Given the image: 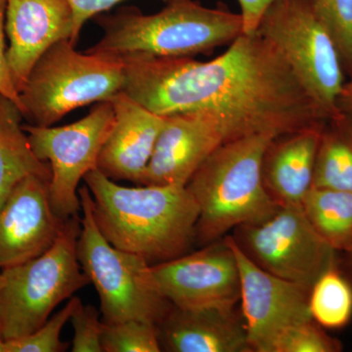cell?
<instances>
[{"label":"cell","instance_id":"e575fe53","mask_svg":"<svg viewBox=\"0 0 352 352\" xmlns=\"http://www.w3.org/2000/svg\"><path fill=\"white\" fill-rule=\"evenodd\" d=\"M351 263H352V252H351Z\"/></svg>","mask_w":352,"mask_h":352},{"label":"cell","instance_id":"52a82bcc","mask_svg":"<svg viewBox=\"0 0 352 352\" xmlns=\"http://www.w3.org/2000/svg\"><path fill=\"white\" fill-rule=\"evenodd\" d=\"M82 217L78 258L94 285L104 323L131 320L159 325L173 305L150 286L144 258L113 247L96 226L92 197L87 185L78 189Z\"/></svg>","mask_w":352,"mask_h":352},{"label":"cell","instance_id":"5bb4252c","mask_svg":"<svg viewBox=\"0 0 352 352\" xmlns=\"http://www.w3.org/2000/svg\"><path fill=\"white\" fill-rule=\"evenodd\" d=\"M222 143L223 132L210 113L166 116L140 185L186 186L201 164Z\"/></svg>","mask_w":352,"mask_h":352},{"label":"cell","instance_id":"6da1fadb","mask_svg":"<svg viewBox=\"0 0 352 352\" xmlns=\"http://www.w3.org/2000/svg\"><path fill=\"white\" fill-rule=\"evenodd\" d=\"M124 92L157 115L214 116L224 143L265 134L275 139L330 119L279 51L258 32L242 34L210 61L193 57L119 58Z\"/></svg>","mask_w":352,"mask_h":352},{"label":"cell","instance_id":"d6a6232c","mask_svg":"<svg viewBox=\"0 0 352 352\" xmlns=\"http://www.w3.org/2000/svg\"><path fill=\"white\" fill-rule=\"evenodd\" d=\"M2 287V273H1V268H0V289H1Z\"/></svg>","mask_w":352,"mask_h":352},{"label":"cell","instance_id":"cb8c5ba5","mask_svg":"<svg viewBox=\"0 0 352 352\" xmlns=\"http://www.w3.org/2000/svg\"><path fill=\"white\" fill-rule=\"evenodd\" d=\"M340 55L342 69L352 76V0H310Z\"/></svg>","mask_w":352,"mask_h":352},{"label":"cell","instance_id":"ffe728a7","mask_svg":"<svg viewBox=\"0 0 352 352\" xmlns=\"http://www.w3.org/2000/svg\"><path fill=\"white\" fill-rule=\"evenodd\" d=\"M302 210L322 239L337 251L352 252V193L312 187Z\"/></svg>","mask_w":352,"mask_h":352},{"label":"cell","instance_id":"277c9868","mask_svg":"<svg viewBox=\"0 0 352 352\" xmlns=\"http://www.w3.org/2000/svg\"><path fill=\"white\" fill-rule=\"evenodd\" d=\"M273 140L258 134L222 143L192 175L186 188L199 207L197 239L210 242L279 207L263 178L264 155Z\"/></svg>","mask_w":352,"mask_h":352},{"label":"cell","instance_id":"5b68a950","mask_svg":"<svg viewBox=\"0 0 352 352\" xmlns=\"http://www.w3.org/2000/svg\"><path fill=\"white\" fill-rule=\"evenodd\" d=\"M80 230V217H69L47 251L25 263L2 268L0 333L4 340L34 332L60 303L91 284L78 258Z\"/></svg>","mask_w":352,"mask_h":352},{"label":"cell","instance_id":"4316f807","mask_svg":"<svg viewBox=\"0 0 352 352\" xmlns=\"http://www.w3.org/2000/svg\"><path fill=\"white\" fill-rule=\"evenodd\" d=\"M74 328L73 352H104L102 347V324L99 311L85 305L78 298L69 317Z\"/></svg>","mask_w":352,"mask_h":352},{"label":"cell","instance_id":"30bf717a","mask_svg":"<svg viewBox=\"0 0 352 352\" xmlns=\"http://www.w3.org/2000/svg\"><path fill=\"white\" fill-rule=\"evenodd\" d=\"M241 249L264 270L307 292L336 264V251L315 231L302 207L282 206L261 221L236 228Z\"/></svg>","mask_w":352,"mask_h":352},{"label":"cell","instance_id":"7c38bea8","mask_svg":"<svg viewBox=\"0 0 352 352\" xmlns=\"http://www.w3.org/2000/svg\"><path fill=\"white\" fill-rule=\"evenodd\" d=\"M226 240L239 266L240 300L252 352H273L287 329L314 320L308 305L309 292L264 270L231 236Z\"/></svg>","mask_w":352,"mask_h":352},{"label":"cell","instance_id":"2e32d148","mask_svg":"<svg viewBox=\"0 0 352 352\" xmlns=\"http://www.w3.org/2000/svg\"><path fill=\"white\" fill-rule=\"evenodd\" d=\"M110 102L115 122L102 147L97 170L113 182L140 185L166 117L143 107L124 91Z\"/></svg>","mask_w":352,"mask_h":352},{"label":"cell","instance_id":"836d02e7","mask_svg":"<svg viewBox=\"0 0 352 352\" xmlns=\"http://www.w3.org/2000/svg\"><path fill=\"white\" fill-rule=\"evenodd\" d=\"M349 142H351V145H352V129H351V132H349Z\"/></svg>","mask_w":352,"mask_h":352},{"label":"cell","instance_id":"ac0fdd59","mask_svg":"<svg viewBox=\"0 0 352 352\" xmlns=\"http://www.w3.org/2000/svg\"><path fill=\"white\" fill-rule=\"evenodd\" d=\"M322 126L309 127L276 138L266 150L263 162L264 186L282 206L302 207L314 184L315 162Z\"/></svg>","mask_w":352,"mask_h":352},{"label":"cell","instance_id":"4fadbf2b","mask_svg":"<svg viewBox=\"0 0 352 352\" xmlns=\"http://www.w3.org/2000/svg\"><path fill=\"white\" fill-rule=\"evenodd\" d=\"M51 178L21 180L0 207V268L41 256L54 244L65 220L53 210Z\"/></svg>","mask_w":352,"mask_h":352},{"label":"cell","instance_id":"484cf974","mask_svg":"<svg viewBox=\"0 0 352 352\" xmlns=\"http://www.w3.org/2000/svg\"><path fill=\"white\" fill-rule=\"evenodd\" d=\"M342 346L327 335L314 320L287 329L277 340L273 352H337Z\"/></svg>","mask_w":352,"mask_h":352},{"label":"cell","instance_id":"9a60e30c","mask_svg":"<svg viewBox=\"0 0 352 352\" xmlns=\"http://www.w3.org/2000/svg\"><path fill=\"white\" fill-rule=\"evenodd\" d=\"M73 23L68 0H6L7 60L19 94L43 53L58 41H71Z\"/></svg>","mask_w":352,"mask_h":352},{"label":"cell","instance_id":"7402d4cb","mask_svg":"<svg viewBox=\"0 0 352 352\" xmlns=\"http://www.w3.org/2000/svg\"><path fill=\"white\" fill-rule=\"evenodd\" d=\"M312 187L352 193V145L349 138L322 133Z\"/></svg>","mask_w":352,"mask_h":352},{"label":"cell","instance_id":"8fae6325","mask_svg":"<svg viewBox=\"0 0 352 352\" xmlns=\"http://www.w3.org/2000/svg\"><path fill=\"white\" fill-rule=\"evenodd\" d=\"M147 281L173 307H235L241 296L239 266L227 240L148 267Z\"/></svg>","mask_w":352,"mask_h":352},{"label":"cell","instance_id":"f1b7e54d","mask_svg":"<svg viewBox=\"0 0 352 352\" xmlns=\"http://www.w3.org/2000/svg\"><path fill=\"white\" fill-rule=\"evenodd\" d=\"M6 11V0H0V94L12 100L22 112L20 94L14 85L10 69H9L8 60H7Z\"/></svg>","mask_w":352,"mask_h":352},{"label":"cell","instance_id":"603a6c76","mask_svg":"<svg viewBox=\"0 0 352 352\" xmlns=\"http://www.w3.org/2000/svg\"><path fill=\"white\" fill-rule=\"evenodd\" d=\"M101 342L104 352L162 351L157 325L136 319L116 323L103 322Z\"/></svg>","mask_w":352,"mask_h":352},{"label":"cell","instance_id":"8992f818","mask_svg":"<svg viewBox=\"0 0 352 352\" xmlns=\"http://www.w3.org/2000/svg\"><path fill=\"white\" fill-rule=\"evenodd\" d=\"M119 58L80 53L69 39L53 44L34 64L20 92L24 119L52 126L76 109L111 101L124 91Z\"/></svg>","mask_w":352,"mask_h":352},{"label":"cell","instance_id":"4dcf8cb0","mask_svg":"<svg viewBox=\"0 0 352 352\" xmlns=\"http://www.w3.org/2000/svg\"><path fill=\"white\" fill-rule=\"evenodd\" d=\"M342 104L344 108L352 113V76L349 82L344 83L342 94L340 95L339 105Z\"/></svg>","mask_w":352,"mask_h":352},{"label":"cell","instance_id":"ba28073f","mask_svg":"<svg viewBox=\"0 0 352 352\" xmlns=\"http://www.w3.org/2000/svg\"><path fill=\"white\" fill-rule=\"evenodd\" d=\"M256 32L279 51L329 118L340 120L344 69L337 47L315 15L310 0H274Z\"/></svg>","mask_w":352,"mask_h":352},{"label":"cell","instance_id":"d4e9b609","mask_svg":"<svg viewBox=\"0 0 352 352\" xmlns=\"http://www.w3.org/2000/svg\"><path fill=\"white\" fill-rule=\"evenodd\" d=\"M78 296H72L61 310L52 315L34 332L6 340V352H63L69 344L60 339L62 329L69 320Z\"/></svg>","mask_w":352,"mask_h":352},{"label":"cell","instance_id":"9c48e42d","mask_svg":"<svg viewBox=\"0 0 352 352\" xmlns=\"http://www.w3.org/2000/svg\"><path fill=\"white\" fill-rule=\"evenodd\" d=\"M115 122L110 101L99 102L82 119L63 126H23L34 155L51 168L50 198L60 219L78 217V184L97 170L102 147Z\"/></svg>","mask_w":352,"mask_h":352},{"label":"cell","instance_id":"83f0119b","mask_svg":"<svg viewBox=\"0 0 352 352\" xmlns=\"http://www.w3.org/2000/svg\"><path fill=\"white\" fill-rule=\"evenodd\" d=\"M73 11V34H72L71 43L76 45L80 38V31L85 23L100 13L110 10L124 0H68ZM168 2L173 0H163Z\"/></svg>","mask_w":352,"mask_h":352},{"label":"cell","instance_id":"d6986e66","mask_svg":"<svg viewBox=\"0 0 352 352\" xmlns=\"http://www.w3.org/2000/svg\"><path fill=\"white\" fill-rule=\"evenodd\" d=\"M19 107L0 94V207L14 187L27 176L51 178L50 164L32 151Z\"/></svg>","mask_w":352,"mask_h":352},{"label":"cell","instance_id":"3957f363","mask_svg":"<svg viewBox=\"0 0 352 352\" xmlns=\"http://www.w3.org/2000/svg\"><path fill=\"white\" fill-rule=\"evenodd\" d=\"M97 22L103 36L87 52L116 58L193 57L244 34L241 14L226 7L210 8L195 0H173L149 15L126 7Z\"/></svg>","mask_w":352,"mask_h":352},{"label":"cell","instance_id":"44dd1931","mask_svg":"<svg viewBox=\"0 0 352 352\" xmlns=\"http://www.w3.org/2000/svg\"><path fill=\"white\" fill-rule=\"evenodd\" d=\"M309 311L317 324L340 329L352 317V286L333 264L315 282L309 293Z\"/></svg>","mask_w":352,"mask_h":352},{"label":"cell","instance_id":"f546056e","mask_svg":"<svg viewBox=\"0 0 352 352\" xmlns=\"http://www.w3.org/2000/svg\"><path fill=\"white\" fill-rule=\"evenodd\" d=\"M273 1L274 0H238L244 34H254L256 32L261 18Z\"/></svg>","mask_w":352,"mask_h":352},{"label":"cell","instance_id":"1f68e13d","mask_svg":"<svg viewBox=\"0 0 352 352\" xmlns=\"http://www.w3.org/2000/svg\"><path fill=\"white\" fill-rule=\"evenodd\" d=\"M0 352H6V340L0 333Z\"/></svg>","mask_w":352,"mask_h":352},{"label":"cell","instance_id":"e0dca14e","mask_svg":"<svg viewBox=\"0 0 352 352\" xmlns=\"http://www.w3.org/2000/svg\"><path fill=\"white\" fill-rule=\"evenodd\" d=\"M157 328L162 351L252 352L244 318L234 307L183 309L173 305Z\"/></svg>","mask_w":352,"mask_h":352},{"label":"cell","instance_id":"7a4b0ae2","mask_svg":"<svg viewBox=\"0 0 352 352\" xmlns=\"http://www.w3.org/2000/svg\"><path fill=\"white\" fill-rule=\"evenodd\" d=\"M83 182L91 193L96 226L113 247L150 265L187 254L196 238L199 207L186 186H122L98 170Z\"/></svg>","mask_w":352,"mask_h":352}]
</instances>
